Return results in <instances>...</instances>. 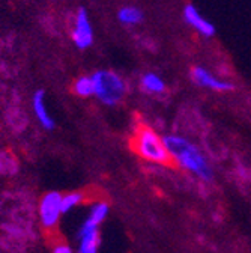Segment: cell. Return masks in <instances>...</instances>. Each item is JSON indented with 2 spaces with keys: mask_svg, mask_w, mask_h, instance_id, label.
<instances>
[{
  "mask_svg": "<svg viewBox=\"0 0 251 253\" xmlns=\"http://www.w3.org/2000/svg\"><path fill=\"white\" fill-rule=\"evenodd\" d=\"M163 140L170 157L173 158L175 165H180L182 168L193 172L205 181H209L212 178V170L206 162V158L197 149L196 145L179 136H166L163 137Z\"/></svg>",
  "mask_w": 251,
  "mask_h": 253,
  "instance_id": "obj_1",
  "label": "cell"
},
{
  "mask_svg": "<svg viewBox=\"0 0 251 253\" xmlns=\"http://www.w3.org/2000/svg\"><path fill=\"white\" fill-rule=\"evenodd\" d=\"M133 149L147 162L175 166V162L164 145L163 137L158 136V133L153 131L150 126L142 125L136 130L133 137Z\"/></svg>",
  "mask_w": 251,
  "mask_h": 253,
  "instance_id": "obj_2",
  "label": "cell"
},
{
  "mask_svg": "<svg viewBox=\"0 0 251 253\" xmlns=\"http://www.w3.org/2000/svg\"><path fill=\"white\" fill-rule=\"evenodd\" d=\"M93 80V95L106 106H116L125 95L123 80L113 71H97L90 76Z\"/></svg>",
  "mask_w": 251,
  "mask_h": 253,
  "instance_id": "obj_3",
  "label": "cell"
},
{
  "mask_svg": "<svg viewBox=\"0 0 251 253\" xmlns=\"http://www.w3.org/2000/svg\"><path fill=\"white\" fill-rule=\"evenodd\" d=\"M62 212V195L59 192H48L39 202V218L45 229L57 226Z\"/></svg>",
  "mask_w": 251,
  "mask_h": 253,
  "instance_id": "obj_4",
  "label": "cell"
},
{
  "mask_svg": "<svg viewBox=\"0 0 251 253\" xmlns=\"http://www.w3.org/2000/svg\"><path fill=\"white\" fill-rule=\"evenodd\" d=\"M71 38L75 47L80 50L90 47L93 42V29L89 20V14L84 8H80L75 15V23H74Z\"/></svg>",
  "mask_w": 251,
  "mask_h": 253,
  "instance_id": "obj_5",
  "label": "cell"
},
{
  "mask_svg": "<svg viewBox=\"0 0 251 253\" xmlns=\"http://www.w3.org/2000/svg\"><path fill=\"white\" fill-rule=\"evenodd\" d=\"M98 249H100V226L86 218L78 231L77 253H98Z\"/></svg>",
  "mask_w": 251,
  "mask_h": 253,
  "instance_id": "obj_6",
  "label": "cell"
},
{
  "mask_svg": "<svg viewBox=\"0 0 251 253\" xmlns=\"http://www.w3.org/2000/svg\"><path fill=\"white\" fill-rule=\"evenodd\" d=\"M183 20L186 21V24H190L193 29H196L203 37L211 38L215 35V32H216L215 26L211 21H208L206 18H203L194 5H186L183 8Z\"/></svg>",
  "mask_w": 251,
  "mask_h": 253,
  "instance_id": "obj_7",
  "label": "cell"
},
{
  "mask_svg": "<svg viewBox=\"0 0 251 253\" xmlns=\"http://www.w3.org/2000/svg\"><path fill=\"white\" fill-rule=\"evenodd\" d=\"M191 79H193V82L196 84H199L202 87L212 89V90H218V92H226V90L233 89L232 83L214 77L208 70H205L202 67H196V68L191 70Z\"/></svg>",
  "mask_w": 251,
  "mask_h": 253,
  "instance_id": "obj_8",
  "label": "cell"
},
{
  "mask_svg": "<svg viewBox=\"0 0 251 253\" xmlns=\"http://www.w3.org/2000/svg\"><path fill=\"white\" fill-rule=\"evenodd\" d=\"M34 113L38 119V122L42 125V128L45 130H53L54 128V119L50 115L47 104H45V93L44 90H38L34 95V101H32Z\"/></svg>",
  "mask_w": 251,
  "mask_h": 253,
  "instance_id": "obj_9",
  "label": "cell"
},
{
  "mask_svg": "<svg viewBox=\"0 0 251 253\" xmlns=\"http://www.w3.org/2000/svg\"><path fill=\"white\" fill-rule=\"evenodd\" d=\"M142 87L149 93H163L166 90V83L158 74L147 73L142 77Z\"/></svg>",
  "mask_w": 251,
  "mask_h": 253,
  "instance_id": "obj_10",
  "label": "cell"
},
{
  "mask_svg": "<svg viewBox=\"0 0 251 253\" xmlns=\"http://www.w3.org/2000/svg\"><path fill=\"white\" fill-rule=\"evenodd\" d=\"M117 18L122 24L134 26L143 21V12L136 6H123L117 12Z\"/></svg>",
  "mask_w": 251,
  "mask_h": 253,
  "instance_id": "obj_11",
  "label": "cell"
},
{
  "mask_svg": "<svg viewBox=\"0 0 251 253\" xmlns=\"http://www.w3.org/2000/svg\"><path fill=\"white\" fill-rule=\"evenodd\" d=\"M108 211H110V207L107 202H97L93 204L89 210V214H87V220H90L92 223H95L98 226H101V223L106 220V217L108 215Z\"/></svg>",
  "mask_w": 251,
  "mask_h": 253,
  "instance_id": "obj_12",
  "label": "cell"
},
{
  "mask_svg": "<svg viewBox=\"0 0 251 253\" xmlns=\"http://www.w3.org/2000/svg\"><path fill=\"white\" fill-rule=\"evenodd\" d=\"M84 202V195L81 192H71L62 195V212L67 214Z\"/></svg>",
  "mask_w": 251,
  "mask_h": 253,
  "instance_id": "obj_13",
  "label": "cell"
},
{
  "mask_svg": "<svg viewBox=\"0 0 251 253\" xmlns=\"http://www.w3.org/2000/svg\"><path fill=\"white\" fill-rule=\"evenodd\" d=\"M74 92L78 95V97H92L93 95V80L90 76H83L80 79L75 80L74 83Z\"/></svg>",
  "mask_w": 251,
  "mask_h": 253,
  "instance_id": "obj_14",
  "label": "cell"
},
{
  "mask_svg": "<svg viewBox=\"0 0 251 253\" xmlns=\"http://www.w3.org/2000/svg\"><path fill=\"white\" fill-rule=\"evenodd\" d=\"M53 253H74V250L68 244L60 243V244H57V246L53 247Z\"/></svg>",
  "mask_w": 251,
  "mask_h": 253,
  "instance_id": "obj_15",
  "label": "cell"
}]
</instances>
